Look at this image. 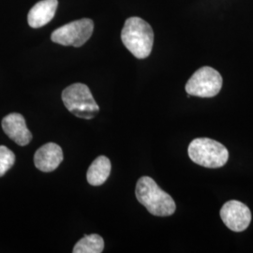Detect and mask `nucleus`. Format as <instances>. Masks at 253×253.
<instances>
[{
	"label": "nucleus",
	"instance_id": "nucleus-1",
	"mask_svg": "<svg viewBox=\"0 0 253 253\" xmlns=\"http://www.w3.org/2000/svg\"><path fill=\"white\" fill-rule=\"evenodd\" d=\"M135 194L138 202L154 216L168 217L176 209L171 195L162 190L149 176H143L138 180Z\"/></svg>",
	"mask_w": 253,
	"mask_h": 253
},
{
	"label": "nucleus",
	"instance_id": "nucleus-2",
	"mask_svg": "<svg viewBox=\"0 0 253 253\" xmlns=\"http://www.w3.org/2000/svg\"><path fill=\"white\" fill-rule=\"evenodd\" d=\"M121 40L126 49L139 59L151 54L154 32L151 26L139 17L127 19L121 32Z\"/></svg>",
	"mask_w": 253,
	"mask_h": 253
},
{
	"label": "nucleus",
	"instance_id": "nucleus-3",
	"mask_svg": "<svg viewBox=\"0 0 253 253\" xmlns=\"http://www.w3.org/2000/svg\"><path fill=\"white\" fill-rule=\"evenodd\" d=\"M190 160L206 168H220L229 159L226 147L209 138L194 139L189 145Z\"/></svg>",
	"mask_w": 253,
	"mask_h": 253
},
{
	"label": "nucleus",
	"instance_id": "nucleus-4",
	"mask_svg": "<svg viewBox=\"0 0 253 253\" xmlns=\"http://www.w3.org/2000/svg\"><path fill=\"white\" fill-rule=\"evenodd\" d=\"M64 105L77 118L92 119L99 112L100 107L94 100L87 85L76 83L71 84L62 92Z\"/></svg>",
	"mask_w": 253,
	"mask_h": 253
},
{
	"label": "nucleus",
	"instance_id": "nucleus-5",
	"mask_svg": "<svg viewBox=\"0 0 253 253\" xmlns=\"http://www.w3.org/2000/svg\"><path fill=\"white\" fill-rule=\"evenodd\" d=\"M222 87L220 73L211 67H203L193 73L186 84V92L200 98H213Z\"/></svg>",
	"mask_w": 253,
	"mask_h": 253
},
{
	"label": "nucleus",
	"instance_id": "nucleus-6",
	"mask_svg": "<svg viewBox=\"0 0 253 253\" xmlns=\"http://www.w3.org/2000/svg\"><path fill=\"white\" fill-rule=\"evenodd\" d=\"M94 30V23L90 19L73 21L55 29L52 33V41L64 46L81 47L90 38Z\"/></svg>",
	"mask_w": 253,
	"mask_h": 253
},
{
	"label": "nucleus",
	"instance_id": "nucleus-7",
	"mask_svg": "<svg viewBox=\"0 0 253 253\" xmlns=\"http://www.w3.org/2000/svg\"><path fill=\"white\" fill-rule=\"evenodd\" d=\"M220 217L231 231L240 233L251 224L252 212L243 203L232 200L225 203L220 209Z\"/></svg>",
	"mask_w": 253,
	"mask_h": 253
},
{
	"label": "nucleus",
	"instance_id": "nucleus-8",
	"mask_svg": "<svg viewBox=\"0 0 253 253\" xmlns=\"http://www.w3.org/2000/svg\"><path fill=\"white\" fill-rule=\"evenodd\" d=\"M2 128L9 138L21 146L28 145L32 140V134L27 128L26 119L17 113L9 114L3 118Z\"/></svg>",
	"mask_w": 253,
	"mask_h": 253
},
{
	"label": "nucleus",
	"instance_id": "nucleus-9",
	"mask_svg": "<svg viewBox=\"0 0 253 253\" xmlns=\"http://www.w3.org/2000/svg\"><path fill=\"white\" fill-rule=\"evenodd\" d=\"M63 161L62 148L54 143H48L37 150L34 156V163L42 172L54 171Z\"/></svg>",
	"mask_w": 253,
	"mask_h": 253
},
{
	"label": "nucleus",
	"instance_id": "nucleus-10",
	"mask_svg": "<svg viewBox=\"0 0 253 253\" xmlns=\"http://www.w3.org/2000/svg\"><path fill=\"white\" fill-rule=\"evenodd\" d=\"M57 5V0H42L38 2L28 12L27 21L29 26L39 28L47 25L54 18Z\"/></svg>",
	"mask_w": 253,
	"mask_h": 253
},
{
	"label": "nucleus",
	"instance_id": "nucleus-11",
	"mask_svg": "<svg viewBox=\"0 0 253 253\" xmlns=\"http://www.w3.org/2000/svg\"><path fill=\"white\" fill-rule=\"evenodd\" d=\"M110 172V160L105 156H100L91 164L86 173V178L92 186H100L108 179Z\"/></svg>",
	"mask_w": 253,
	"mask_h": 253
},
{
	"label": "nucleus",
	"instance_id": "nucleus-12",
	"mask_svg": "<svg viewBox=\"0 0 253 253\" xmlns=\"http://www.w3.org/2000/svg\"><path fill=\"white\" fill-rule=\"evenodd\" d=\"M104 249L103 238L99 235H84L73 248V253H101Z\"/></svg>",
	"mask_w": 253,
	"mask_h": 253
},
{
	"label": "nucleus",
	"instance_id": "nucleus-13",
	"mask_svg": "<svg viewBox=\"0 0 253 253\" xmlns=\"http://www.w3.org/2000/svg\"><path fill=\"white\" fill-rule=\"evenodd\" d=\"M15 163V155L5 145H0V177L3 176Z\"/></svg>",
	"mask_w": 253,
	"mask_h": 253
}]
</instances>
